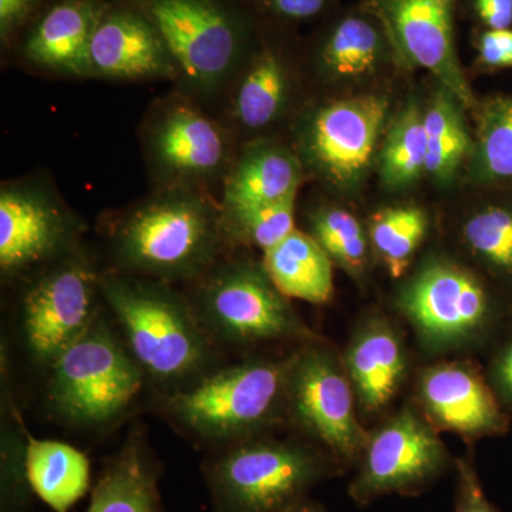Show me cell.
<instances>
[{
    "mask_svg": "<svg viewBox=\"0 0 512 512\" xmlns=\"http://www.w3.org/2000/svg\"><path fill=\"white\" fill-rule=\"evenodd\" d=\"M225 242L222 208L191 187H165L124 212L111 231L120 266L160 282L208 274Z\"/></svg>",
    "mask_w": 512,
    "mask_h": 512,
    "instance_id": "1",
    "label": "cell"
},
{
    "mask_svg": "<svg viewBox=\"0 0 512 512\" xmlns=\"http://www.w3.org/2000/svg\"><path fill=\"white\" fill-rule=\"evenodd\" d=\"M101 292L121 339L148 379L175 389L211 370L210 333L194 306L164 282L101 275Z\"/></svg>",
    "mask_w": 512,
    "mask_h": 512,
    "instance_id": "2",
    "label": "cell"
},
{
    "mask_svg": "<svg viewBox=\"0 0 512 512\" xmlns=\"http://www.w3.org/2000/svg\"><path fill=\"white\" fill-rule=\"evenodd\" d=\"M293 356L208 370L171 390L161 410L178 429L202 443L222 447L252 439L286 414Z\"/></svg>",
    "mask_w": 512,
    "mask_h": 512,
    "instance_id": "3",
    "label": "cell"
},
{
    "mask_svg": "<svg viewBox=\"0 0 512 512\" xmlns=\"http://www.w3.org/2000/svg\"><path fill=\"white\" fill-rule=\"evenodd\" d=\"M202 470L215 512H288L345 467L311 444L256 436L218 448Z\"/></svg>",
    "mask_w": 512,
    "mask_h": 512,
    "instance_id": "4",
    "label": "cell"
},
{
    "mask_svg": "<svg viewBox=\"0 0 512 512\" xmlns=\"http://www.w3.org/2000/svg\"><path fill=\"white\" fill-rule=\"evenodd\" d=\"M46 402L76 427H104L130 409L147 379L103 315L49 366Z\"/></svg>",
    "mask_w": 512,
    "mask_h": 512,
    "instance_id": "5",
    "label": "cell"
},
{
    "mask_svg": "<svg viewBox=\"0 0 512 512\" xmlns=\"http://www.w3.org/2000/svg\"><path fill=\"white\" fill-rule=\"evenodd\" d=\"M264 266L231 262L208 272L194 309L212 339L245 346L272 340L318 342Z\"/></svg>",
    "mask_w": 512,
    "mask_h": 512,
    "instance_id": "6",
    "label": "cell"
},
{
    "mask_svg": "<svg viewBox=\"0 0 512 512\" xmlns=\"http://www.w3.org/2000/svg\"><path fill=\"white\" fill-rule=\"evenodd\" d=\"M101 275L84 255L70 252L43 266L20 302V328L37 366L55 362L100 315Z\"/></svg>",
    "mask_w": 512,
    "mask_h": 512,
    "instance_id": "7",
    "label": "cell"
},
{
    "mask_svg": "<svg viewBox=\"0 0 512 512\" xmlns=\"http://www.w3.org/2000/svg\"><path fill=\"white\" fill-rule=\"evenodd\" d=\"M319 343H308L293 356L286 414L343 467H356L369 436L357 420L356 394L343 360Z\"/></svg>",
    "mask_w": 512,
    "mask_h": 512,
    "instance_id": "8",
    "label": "cell"
},
{
    "mask_svg": "<svg viewBox=\"0 0 512 512\" xmlns=\"http://www.w3.org/2000/svg\"><path fill=\"white\" fill-rule=\"evenodd\" d=\"M150 20L177 66L178 77L195 92L212 93L239 62L242 29L217 0H134Z\"/></svg>",
    "mask_w": 512,
    "mask_h": 512,
    "instance_id": "9",
    "label": "cell"
},
{
    "mask_svg": "<svg viewBox=\"0 0 512 512\" xmlns=\"http://www.w3.org/2000/svg\"><path fill=\"white\" fill-rule=\"evenodd\" d=\"M436 427L412 407L386 423L367 439L356 464L349 495L357 505L386 495L419 494L443 477L451 460Z\"/></svg>",
    "mask_w": 512,
    "mask_h": 512,
    "instance_id": "10",
    "label": "cell"
},
{
    "mask_svg": "<svg viewBox=\"0 0 512 512\" xmlns=\"http://www.w3.org/2000/svg\"><path fill=\"white\" fill-rule=\"evenodd\" d=\"M399 309L429 350L466 345L483 332L491 316L490 298L480 279L443 258L430 259L407 282Z\"/></svg>",
    "mask_w": 512,
    "mask_h": 512,
    "instance_id": "11",
    "label": "cell"
},
{
    "mask_svg": "<svg viewBox=\"0 0 512 512\" xmlns=\"http://www.w3.org/2000/svg\"><path fill=\"white\" fill-rule=\"evenodd\" d=\"M458 0H365L362 12L377 20L390 52L406 69H424L466 109L476 97L458 62L454 16Z\"/></svg>",
    "mask_w": 512,
    "mask_h": 512,
    "instance_id": "12",
    "label": "cell"
},
{
    "mask_svg": "<svg viewBox=\"0 0 512 512\" xmlns=\"http://www.w3.org/2000/svg\"><path fill=\"white\" fill-rule=\"evenodd\" d=\"M389 100L362 94L312 110L299 127L303 160L330 184L355 187L363 180L386 123Z\"/></svg>",
    "mask_w": 512,
    "mask_h": 512,
    "instance_id": "13",
    "label": "cell"
},
{
    "mask_svg": "<svg viewBox=\"0 0 512 512\" xmlns=\"http://www.w3.org/2000/svg\"><path fill=\"white\" fill-rule=\"evenodd\" d=\"M83 225L40 185H3L0 191V271L10 279L76 251Z\"/></svg>",
    "mask_w": 512,
    "mask_h": 512,
    "instance_id": "14",
    "label": "cell"
},
{
    "mask_svg": "<svg viewBox=\"0 0 512 512\" xmlns=\"http://www.w3.org/2000/svg\"><path fill=\"white\" fill-rule=\"evenodd\" d=\"M148 156L167 187L200 188L221 177L229 163L224 130L190 101L158 107L146 131Z\"/></svg>",
    "mask_w": 512,
    "mask_h": 512,
    "instance_id": "15",
    "label": "cell"
},
{
    "mask_svg": "<svg viewBox=\"0 0 512 512\" xmlns=\"http://www.w3.org/2000/svg\"><path fill=\"white\" fill-rule=\"evenodd\" d=\"M90 77L175 79L177 66L167 46L138 10H104L89 49Z\"/></svg>",
    "mask_w": 512,
    "mask_h": 512,
    "instance_id": "16",
    "label": "cell"
},
{
    "mask_svg": "<svg viewBox=\"0 0 512 512\" xmlns=\"http://www.w3.org/2000/svg\"><path fill=\"white\" fill-rule=\"evenodd\" d=\"M419 399L436 429L477 439L501 431L504 416L494 394L473 366L439 363L420 376Z\"/></svg>",
    "mask_w": 512,
    "mask_h": 512,
    "instance_id": "17",
    "label": "cell"
},
{
    "mask_svg": "<svg viewBox=\"0 0 512 512\" xmlns=\"http://www.w3.org/2000/svg\"><path fill=\"white\" fill-rule=\"evenodd\" d=\"M357 402L366 413L389 406L407 373L406 349L387 320H369L350 342L343 359Z\"/></svg>",
    "mask_w": 512,
    "mask_h": 512,
    "instance_id": "18",
    "label": "cell"
},
{
    "mask_svg": "<svg viewBox=\"0 0 512 512\" xmlns=\"http://www.w3.org/2000/svg\"><path fill=\"white\" fill-rule=\"evenodd\" d=\"M302 170L301 160L288 148L272 141L248 144L225 177L222 212L252 210L295 197Z\"/></svg>",
    "mask_w": 512,
    "mask_h": 512,
    "instance_id": "19",
    "label": "cell"
},
{
    "mask_svg": "<svg viewBox=\"0 0 512 512\" xmlns=\"http://www.w3.org/2000/svg\"><path fill=\"white\" fill-rule=\"evenodd\" d=\"M104 10L99 0H62L30 33L25 56L55 72L90 77V42Z\"/></svg>",
    "mask_w": 512,
    "mask_h": 512,
    "instance_id": "20",
    "label": "cell"
},
{
    "mask_svg": "<svg viewBox=\"0 0 512 512\" xmlns=\"http://www.w3.org/2000/svg\"><path fill=\"white\" fill-rule=\"evenodd\" d=\"M160 476L146 434L130 431L101 471L86 512H161Z\"/></svg>",
    "mask_w": 512,
    "mask_h": 512,
    "instance_id": "21",
    "label": "cell"
},
{
    "mask_svg": "<svg viewBox=\"0 0 512 512\" xmlns=\"http://www.w3.org/2000/svg\"><path fill=\"white\" fill-rule=\"evenodd\" d=\"M26 470L33 494L55 512H69L90 488V461L70 444L36 439L26 429Z\"/></svg>",
    "mask_w": 512,
    "mask_h": 512,
    "instance_id": "22",
    "label": "cell"
},
{
    "mask_svg": "<svg viewBox=\"0 0 512 512\" xmlns=\"http://www.w3.org/2000/svg\"><path fill=\"white\" fill-rule=\"evenodd\" d=\"M269 279L286 298L326 303L333 295V261L311 234L292 231L262 262Z\"/></svg>",
    "mask_w": 512,
    "mask_h": 512,
    "instance_id": "23",
    "label": "cell"
},
{
    "mask_svg": "<svg viewBox=\"0 0 512 512\" xmlns=\"http://www.w3.org/2000/svg\"><path fill=\"white\" fill-rule=\"evenodd\" d=\"M387 50L389 45L377 20L360 10L359 15L340 20L326 37L320 67L335 80L362 79L376 72Z\"/></svg>",
    "mask_w": 512,
    "mask_h": 512,
    "instance_id": "24",
    "label": "cell"
},
{
    "mask_svg": "<svg viewBox=\"0 0 512 512\" xmlns=\"http://www.w3.org/2000/svg\"><path fill=\"white\" fill-rule=\"evenodd\" d=\"M289 92L291 82L284 63L272 50H262L239 80L232 97V117L245 130L269 127L284 114Z\"/></svg>",
    "mask_w": 512,
    "mask_h": 512,
    "instance_id": "25",
    "label": "cell"
},
{
    "mask_svg": "<svg viewBox=\"0 0 512 512\" xmlns=\"http://www.w3.org/2000/svg\"><path fill=\"white\" fill-rule=\"evenodd\" d=\"M461 109L463 104L441 86L424 111L429 147L426 173L440 183L453 180L464 158L474 150Z\"/></svg>",
    "mask_w": 512,
    "mask_h": 512,
    "instance_id": "26",
    "label": "cell"
},
{
    "mask_svg": "<svg viewBox=\"0 0 512 512\" xmlns=\"http://www.w3.org/2000/svg\"><path fill=\"white\" fill-rule=\"evenodd\" d=\"M427 134L424 111L410 101L390 123L380 153V177L390 188L416 183L426 173Z\"/></svg>",
    "mask_w": 512,
    "mask_h": 512,
    "instance_id": "27",
    "label": "cell"
},
{
    "mask_svg": "<svg viewBox=\"0 0 512 512\" xmlns=\"http://www.w3.org/2000/svg\"><path fill=\"white\" fill-rule=\"evenodd\" d=\"M429 218L414 205L383 208L370 221V241L394 278L402 276L426 238Z\"/></svg>",
    "mask_w": 512,
    "mask_h": 512,
    "instance_id": "28",
    "label": "cell"
},
{
    "mask_svg": "<svg viewBox=\"0 0 512 512\" xmlns=\"http://www.w3.org/2000/svg\"><path fill=\"white\" fill-rule=\"evenodd\" d=\"M3 383L2 457H0V512H29L33 491L26 470V427L12 402L9 377Z\"/></svg>",
    "mask_w": 512,
    "mask_h": 512,
    "instance_id": "29",
    "label": "cell"
},
{
    "mask_svg": "<svg viewBox=\"0 0 512 512\" xmlns=\"http://www.w3.org/2000/svg\"><path fill=\"white\" fill-rule=\"evenodd\" d=\"M474 158L481 181L512 184V96L493 97L481 107Z\"/></svg>",
    "mask_w": 512,
    "mask_h": 512,
    "instance_id": "30",
    "label": "cell"
},
{
    "mask_svg": "<svg viewBox=\"0 0 512 512\" xmlns=\"http://www.w3.org/2000/svg\"><path fill=\"white\" fill-rule=\"evenodd\" d=\"M311 235L333 262L352 274H362L367 262L365 229L342 208H322L311 215Z\"/></svg>",
    "mask_w": 512,
    "mask_h": 512,
    "instance_id": "31",
    "label": "cell"
},
{
    "mask_svg": "<svg viewBox=\"0 0 512 512\" xmlns=\"http://www.w3.org/2000/svg\"><path fill=\"white\" fill-rule=\"evenodd\" d=\"M295 197L252 210L225 214L224 231L227 242L254 245L268 251L295 231Z\"/></svg>",
    "mask_w": 512,
    "mask_h": 512,
    "instance_id": "32",
    "label": "cell"
},
{
    "mask_svg": "<svg viewBox=\"0 0 512 512\" xmlns=\"http://www.w3.org/2000/svg\"><path fill=\"white\" fill-rule=\"evenodd\" d=\"M471 254L497 274L512 275V208L491 205L471 215L463 227Z\"/></svg>",
    "mask_w": 512,
    "mask_h": 512,
    "instance_id": "33",
    "label": "cell"
},
{
    "mask_svg": "<svg viewBox=\"0 0 512 512\" xmlns=\"http://www.w3.org/2000/svg\"><path fill=\"white\" fill-rule=\"evenodd\" d=\"M457 473L456 512H498L488 500L476 468L466 458H458L454 464Z\"/></svg>",
    "mask_w": 512,
    "mask_h": 512,
    "instance_id": "34",
    "label": "cell"
},
{
    "mask_svg": "<svg viewBox=\"0 0 512 512\" xmlns=\"http://www.w3.org/2000/svg\"><path fill=\"white\" fill-rule=\"evenodd\" d=\"M478 59L490 69H512V29L485 30L477 43Z\"/></svg>",
    "mask_w": 512,
    "mask_h": 512,
    "instance_id": "35",
    "label": "cell"
},
{
    "mask_svg": "<svg viewBox=\"0 0 512 512\" xmlns=\"http://www.w3.org/2000/svg\"><path fill=\"white\" fill-rule=\"evenodd\" d=\"M259 2L282 18L306 20L322 13L328 0H259Z\"/></svg>",
    "mask_w": 512,
    "mask_h": 512,
    "instance_id": "36",
    "label": "cell"
},
{
    "mask_svg": "<svg viewBox=\"0 0 512 512\" xmlns=\"http://www.w3.org/2000/svg\"><path fill=\"white\" fill-rule=\"evenodd\" d=\"M474 10L487 30L511 29L512 0H474Z\"/></svg>",
    "mask_w": 512,
    "mask_h": 512,
    "instance_id": "37",
    "label": "cell"
},
{
    "mask_svg": "<svg viewBox=\"0 0 512 512\" xmlns=\"http://www.w3.org/2000/svg\"><path fill=\"white\" fill-rule=\"evenodd\" d=\"M40 0H0V33L3 39L12 35L28 18Z\"/></svg>",
    "mask_w": 512,
    "mask_h": 512,
    "instance_id": "38",
    "label": "cell"
},
{
    "mask_svg": "<svg viewBox=\"0 0 512 512\" xmlns=\"http://www.w3.org/2000/svg\"><path fill=\"white\" fill-rule=\"evenodd\" d=\"M494 376L501 392L512 399V345L508 346L498 357Z\"/></svg>",
    "mask_w": 512,
    "mask_h": 512,
    "instance_id": "39",
    "label": "cell"
},
{
    "mask_svg": "<svg viewBox=\"0 0 512 512\" xmlns=\"http://www.w3.org/2000/svg\"><path fill=\"white\" fill-rule=\"evenodd\" d=\"M288 512H326V510L322 505L315 503V501H312L311 498L308 497L302 500L301 503L296 504L295 507Z\"/></svg>",
    "mask_w": 512,
    "mask_h": 512,
    "instance_id": "40",
    "label": "cell"
}]
</instances>
